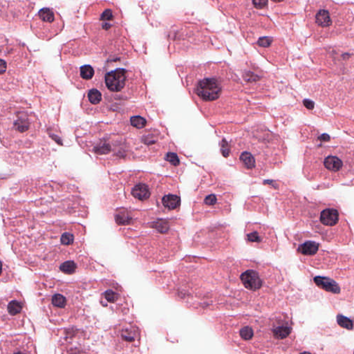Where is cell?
Masks as SVG:
<instances>
[{
    "mask_svg": "<svg viewBox=\"0 0 354 354\" xmlns=\"http://www.w3.org/2000/svg\"><path fill=\"white\" fill-rule=\"evenodd\" d=\"M59 269L64 274H72L77 270L78 266L74 260H66L60 264Z\"/></svg>",
    "mask_w": 354,
    "mask_h": 354,
    "instance_id": "cell-28",
    "label": "cell"
},
{
    "mask_svg": "<svg viewBox=\"0 0 354 354\" xmlns=\"http://www.w3.org/2000/svg\"><path fill=\"white\" fill-rule=\"evenodd\" d=\"M296 250L301 260L316 268L328 269L336 263L337 256L323 250L320 245L314 241H302Z\"/></svg>",
    "mask_w": 354,
    "mask_h": 354,
    "instance_id": "cell-21",
    "label": "cell"
},
{
    "mask_svg": "<svg viewBox=\"0 0 354 354\" xmlns=\"http://www.w3.org/2000/svg\"><path fill=\"white\" fill-rule=\"evenodd\" d=\"M108 335L116 352H138L140 345L141 331L134 322H122L110 328Z\"/></svg>",
    "mask_w": 354,
    "mask_h": 354,
    "instance_id": "cell-16",
    "label": "cell"
},
{
    "mask_svg": "<svg viewBox=\"0 0 354 354\" xmlns=\"http://www.w3.org/2000/svg\"><path fill=\"white\" fill-rule=\"evenodd\" d=\"M26 305L22 295L16 291L1 301V328L18 329L23 327L26 317Z\"/></svg>",
    "mask_w": 354,
    "mask_h": 354,
    "instance_id": "cell-18",
    "label": "cell"
},
{
    "mask_svg": "<svg viewBox=\"0 0 354 354\" xmlns=\"http://www.w3.org/2000/svg\"><path fill=\"white\" fill-rule=\"evenodd\" d=\"M310 217V225L321 238L337 245H347L352 240L350 225L342 211L335 205H315Z\"/></svg>",
    "mask_w": 354,
    "mask_h": 354,
    "instance_id": "cell-9",
    "label": "cell"
},
{
    "mask_svg": "<svg viewBox=\"0 0 354 354\" xmlns=\"http://www.w3.org/2000/svg\"><path fill=\"white\" fill-rule=\"evenodd\" d=\"M235 195L234 186L212 173L203 174L198 180L192 204L194 221L198 222L228 214Z\"/></svg>",
    "mask_w": 354,
    "mask_h": 354,
    "instance_id": "cell-6",
    "label": "cell"
},
{
    "mask_svg": "<svg viewBox=\"0 0 354 354\" xmlns=\"http://www.w3.org/2000/svg\"><path fill=\"white\" fill-rule=\"evenodd\" d=\"M3 353H35L32 340L30 337L24 335L8 337L2 342L1 351Z\"/></svg>",
    "mask_w": 354,
    "mask_h": 354,
    "instance_id": "cell-26",
    "label": "cell"
},
{
    "mask_svg": "<svg viewBox=\"0 0 354 354\" xmlns=\"http://www.w3.org/2000/svg\"><path fill=\"white\" fill-rule=\"evenodd\" d=\"M353 19L346 6L331 0H309L305 9L306 25L315 41L334 39L348 32Z\"/></svg>",
    "mask_w": 354,
    "mask_h": 354,
    "instance_id": "cell-4",
    "label": "cell"
},
{
    "mask_svg": "<svg viewBox=\"0 0 354 354\" xmlns=\"http://www.w3.org/2000/svg\"><path fill=\"white\" fill-rule=\"evenodd\" d=\"M1 106L2 147L12 153H22L42 142L41 124L34 114L25 108Z\"/></svg>",
    "mask_w": 354,
    "mask_h": 354,
    "instance_id": "cell-5",
    "label": "cell"
},
{
    "mask_svg": "<svg viewBox=\"0 0 354 354\" xmlns=\"http://www.w3.org/2000/svg\"><path fill=\"white\" fill-rule=\"evenodd\" d=\"M337 323L342 327L345 328L346 329H350V330L353 328V322L349 319H348L344 316H342V315H338L337 317Z\"/></svg>",
    "mask_w": 354,
    "mask_h": 354,
    "instance_id": "cell-29",
    "label": "cell"
},
{
    "mask_svg": "<svg viewBox=\"0 0 354 354\" xmlns=\"http://www.w3.org/2000/svg\"><path fill=\"white\" fill-rule=\"evenodd\" d=\"M191 100L218 132L233 133L263 113L245 84L225 62L178 68Z\"/></svg>",
    "mask_w": 354,
    "mask_h": 354,
    "instance_id": "cell-1",
    "label": "cell"
},
{
    "mask_svg": "<svg viewBox=\"0 0 354 354\" xmlns=\"http://www.w3.org/2000/svg\"><path fill=\"white\" fill-rule=\"evenodd\" d=\"M118 175L123 180V194L129 203L140 206L156 203L161 175L142 171H127Z\"/></svg>",
    "mask_w": 354,
    "mask_h": 354,
    "instance_id": "cell-12",
    "label": "cell"
},
{
    "mask_svg": "<svg viewBox=\"0 0 354 354\" xmlns=\"http://www.w3.org/2000/svg\"><path fill=\"white\" fill-rule=\"evenodd\" d=\"M181 199L178 182L171 176H160L157 189L156 205L163 213H177Z\"/></svg>",
    "mask_w": 354,
    "mask_h": 354,
    "instance_id": "cell-20",
    "label": "cell"
},
{
    "mask_svg": "<svg viewBox=\"0 0 354 354\" xmlns=\"http://www.w3.org/2000/svg\"><path fill=\"white\" fill-rule=\"evenodd\" d=\"M87 34L93 37L99 32L100 36L94 41L103 48L106 37H118L116 33L122 32V17L118 6L107 1L93 3L87 8L85 12Z\"/></svg>",
    "mask_w": 354,
    "mask_h": 354,
    "instance_id": "cell-10",
    "label": "cell"
},
{
    "mask_svg": "<svg viewBox=\"0 0 354 354\" xmlns=\"http://www.w3.org/2000/svg\"><path fill=\"white\" fill-rule=\"evenodd\" d=\"M174 144L171 142L169 149L163 158L165 160L164 167L180 176L183 174L185 165L181 161L178 153L174 150Z\"/></svg>",
    "mask_w": 354,
    "mask_h": 354,
    "instance_id": "cell-27",
    "label": "cell"
},
{
    "mask_svg": "<svg viewBox=\"0 0 354 354\" xmlns=\"http://www.w3.org/2000/svg\"><path fill=\"white\" fill-rule=\"evenodd\" d=\"M45 309L51 317H57L61 323L67 320L78 308V295L69 287H57L45 297Z\"/></svg>",
    "mask_w": 354,
    "mask_h": 354,
    "instance_id": "cell-15",
    "label": "cell"
},
{
    "mask_svg": "<svg viewBox=\"0 0 354 354\" xmlns=\"http://www.w3.org/2000/svg\"><path fill=\"white\" fill-rule=\"evenodd\" d=\"M95 87L101 89L113 103L116 100L143 99L147 93L142 74L130 66L106 70Z\"/></svg>",
    "mask_w": 354,
    "mask_h": 354,
    "instance_id": "cell-8",
    "label": "cell"
},
{
    "mask_svg": "<svg viewBox=\"0 0 354 354\" xmlns=\"http://www.w3.org/2000/svg\"><path fill=\"white\" fill-rule=\"evenodd\" d=\"M263 343L275 353L287 352L295 343V335L286 315H277L262 320Z\"/></svg>",
    "mask_w": 354,
    "mask_h": 354,
    "instance_id": "cell-13",
    "label": "cell"
},
{
    "mask_svg": "<svg viewBox=\"0 0 354 354\" xmlns=\"http://www.w3.org/2000/svg\"><path fill=\"white\" fill-rule=\"evenodd\" d=\"M229 153L233 167L252 178L265 176L286 160L284 141L265 124H255L231 139Z\"/></svg>",
    "mask_w": 354,
    "mask_h": 354,
    "instance_id": "cell-2",
    "label": "cell"
},
{
    "mask_svg": "<svg viewBox=\"0 0 354 354\" xmlns=\"http://www.w3.org/2000/svg\"><path fill=\"white\" fill-rule=\"evenodd\" d=\"M271 1L274 2V3H282L285 0H271Z\"/></svg>",
    "mask_w": 354,
    "mask_h": 354,
    "instance_id": "cell-31",
    "label": "cell"
},
{
    "mask_svg": "<svg viewBox=\"0 0 354 354\" xmlns=\"http://www.w3.org/2000/svg\"><path fill=\"white\" fill-rule=\"evenodd\" d=\"M132 160L156 162L163 160L171 141L163 130L155 124L142 130L127 133Z\"/></svg>",
    "mask_w": 354,
    "mask_h": 354,
    "instance_id": "cell-11",
    "label": "cell"
},
{
    "mask_svg": "<svg viewBox=\"0 0 354 354\" xmlns=\"http://www.w3.org/2000/svg\"><path fill=\"white\" fill-rule=\"evenodd\" d=\"M303 173L310 181L337 183L354 174V148L315 146L306 148Z\"/></svg>",
    "mask_w": 354,
    "mask_h": 354,
    "instance_id": "cell-3",
    "label": "cell"
},
{
    "mask_svg": "<svg viewBox=\"0 0 354 354\" xmlns=\"http://www.w3.org/2000/svg\"><path fill=\"white\" fill-rule=\"evenodd\" d=\"M103 288L100 295V304L115 313H125L128 309V301L122 288L111 282L105 283Z\"/></svg>",
    "mask_w": 354,
    "mask_h": 354,
    "instance_id": "cell-25",
    "label": "cell"
},
{
    "mask_svg": "<svg viewBox=\"0 0 354 354\" xmlns=\"http://www.w3.org/2000/svg\"><path fill=\"white\" fill-rule=\"evenodd\" d=\"M252 2L257 9H263L268 5V0H252Z\"/></svg>",
    "mask_w": 354,
    "mask_h": 354,
    "instance_id": "cell-30",
    "label": "cell"
},
{
    "mask_svg": "<svg viewBox=\"0 0 354 354\" xmlns=\"http://www.w3.org/2000/svg\"><path fill=\"white\" fill-rule=\"evenodd\" d=\"M266 268V265L255 261H240L232 271V280L247 293L261 297L269 291L271 286L268 282Z\"/></svg>",
    "mask_w": 354,
    "mask_h": 354,
    "instance_id": "cell-14",
    "label": "cell"
},
{
    "mask_svg": "<svg viewBox=\"0 0 354 354\" xmlns=\"http://www.w3.org/2000/svg\"><path fill=\"white\" fill-rule=\"evenodd\" d=\"M87 141H79L104 166H112L129 158L132 160L127 137L112 125L96 124Z\"/></svg>",
    "mask_w": 354,
    "mask_h": 354,
    "instance_id": "cell-7",
    "label": "cell"
},
{
    "mask_svg": "<svg viewBox=\"0 0 354 354\" xmlns=\"http://www.w3.org/2000/svg\"><path fill=\"white\" fill-rule=\"evenodd\" d=\"M243 236L248 245L264 252H274L278 248L274 229L264 224L247 223Z\"/></svg>",
    "mask_w": 354,
    "mask_h": 354,
    "instance_id": "cell-19",
    "label": "cell"
},
{
    "mask_svg": "<svg viewBox=\"0 0 354 354\" xmlns=\"http://www.w3.org/2000/svg\"><path fill=\"white\" fill-rule=\"evenodd\" d=\"M232 340L241 348L257 349L256 344L261 343V326L253 317H243L235 323Z\"/></svg>",
    "mask_w": 354,
    "mask_h": 354,
    "instance_id": "cell-22",
    "label": "cell"
},
{
    "mask_svg": "<svg viewBox=\"0 0 354 354\" xmlns=\"http://www.w3.org/2000/svg\"><path fill=\"white\" fill-rule=\"evenodd\" d=\"M113 104L101 89L92 87L84 93L81 108L86 114L102 118L113 111Z\"/></svg>",
    "mask_w": 354,
    "mask_h": 354,
    "instance_id": "cell-23",
    "label": "cell"
},
{
    "mask_svg": "<svg viewBox=\"0 0 354 354\" xmlns=\"http://www.w3.org/2000/svg\"><path fill=\"white\" fill-rule=\"evenodd\" d=\"M153 120L144 107L131 108L117 119V125L122 132H136L153 124Z\"/></svg>",
    "mask_w": 354,
    "mask_h": 354,
    "instance_id": "cell-24",
    "label": "cell"
},
{
    "mask_svg": "<svg viewBox=\"0 0 354 354\" xmlns=\"http://www.w3.org/2000/svg\"><path fill=\"white\" fill-rule=\"evenodd\" d=\"M64 21L59 13L52 8H41L32 19L30 28L39 39L49 41L60 34Z\"/></svg>",
    "mask_w": 354,
    "mask_h": 354,
    "instance_id": "cell-17",
    "label": "cell"
}]
</instances>
